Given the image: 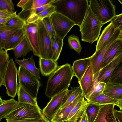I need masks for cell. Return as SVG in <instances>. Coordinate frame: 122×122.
<instances>
[{
	"label": "cell",
	"mask_w": 122,
	"mask_h": 122,
	"mask_svg": "<svg viewBox=\"0 0 122 122\" xmlns=\"http://www.w3.org/2000/svg\"><path fill=\"white\" fill-rule=\"evenodd\" d=\"M74 74L72 66L68 63L58 66L49 76L47 82L45 94L51 98L68 89Z\"/></svg>",
	"instance_id": "cell-1"
},
{
	"label": "cell",
	"mask_w": 122,
	"mask_h": 122,
	"mask_svg": "<svg viewBox=\"0 0 122 122\" xmlns=\"http://www.w3.org/2000/svg\"><path fill=\"white\" fill-rule=\"evenodd\" d=\"M52 5L56 12L66 17L80 26L89 5L87 0H56Z\"/></svg>",
	"instance_id": "cell-2"
},
{
	"label": "cell",
	"mask_w": 122,
	"mask_h": 122,
	"mask_svg": "<svg viewBox=\"0 0 122 122\" xmlns=\"http://www.w3.org/2000/svg\"><path fill=\"white\" fill-rule=\"evenodd\" d=\"M103 25L93 14L89 5L79 26L82 41L91 44L97 41Z\"/></svg>",
	"instance_id": "cell-3"
},
{
	"label": "cell",
	"mask_w": 122,
	"mask_h": 122,
	"mask_svg": "<svg viewBox=\"0 0 122 122\" xmlns=\"http://www.w3.org/2000/svg\"><path fill=\"white\" fill-rule=\"evenodd\" d=\"M42 111L40 107L18 101L15 107L5 118L19 120H38L44 117Z\"/></svg>",
	"instance_id": "cell-4"
},
{
	"label": "cell",
	"mask_w": 122,
	"mask_h": 122,
	"mask_svg": "<svg viewBox=\"0 0 122 122\" xmlns=\"http://www.w3.org/2000/svg\"><path fill=\"white\" fill-rule=\"evenodd\" d=\"M89 6L95 16L103 25L116 15V7L110 0H90Z\"/></svg>",
	"instance_id": "cell-5"
},
{
	"label": "cell",
	"mask_w": 122,
	"mask_h": 122,
	"mask_svg": "<svg viewBox=\"0 0 122 122\" xmlns=\"http://www.w3.org/2000/svg\"><path fill=\"white\" fill-rule=\"evenodd\" d=\"M18 75L19 84L33 99L37 95L41 85L39 79L23 67H19Z\"/></svg>",
	"instance_id": "cell-6"
},
{
	"label": "cell",
	"mask_w": 122,
	"mask_h": 122,
	"mask_svg": "<svg viewBox=\"0 0 122 122\" xmlns=\"http://www.w3.org/2000/svg\"><path fill=\"white\" fill-rule=\"evenodd\" d=\"M38 25V35L41 58L51 59L53 56L52 43L42 20L36 22Z\"/></svg>",
	"instance_id": "cell-7"
},
{
	"label": "cell",
	"mask_w": 122,
	"mask_h": 122,
	"mask_svg": "<svg viewBox=\"0 0 122 122\" xmlns=\"http://www.w3.org/2000/svg\"><path fill=\"white\" fill-rule=\"evenodd\" d=\"M18 72L13 59H11L5 75L4 82L6 89V93L8 96L12 98L15 97L17 92L18 85L17 80Z\"/></svg>",
	"instance_id": "cell-8"
},
{
	"label": "cell",
	"mask_w": 122,
	"mask_h": 122,
	"mask_svg": "<svg viewBox=\"0 0 122 122\" xmlns=\"http://www.w3.org/2000/svg\"><path fill=\"white\" fill-rule=\"evenodd\" d=\"M56 35L63 40L65 37L75 24L68 18L56 12L50 17Z\"/></svg>",
	"instance_id": "cell-9"
},
{
	"label": "cell",
	"mask_w": 122,
	"mask_h": 122,
	"mask_svg": "<svg viewBox=\"0 0 122 122\" xmlns=\"http://www.w3.org/2000/svg\"><path fill=\"white\" fill-rule=\"evenodd\" d=\"M121 30L118 29L115 30L113 35L98 50L90 57L94 75L101 69L105 55L111 44L118 37Z\"/></svg>",
	"instance_id": "cell-10"
},
{
	"label": "cell",
	"mask_w": 122,
	"mask_h": 122,
	"mask_svg": "<svg viewBox=\"0 0 122 122\" xmlns=\"http://www.w3.org/2000/svg\"><path fill=\"white\" fill-rule=\"evenodd\" d=\"M68 89L54 96L42 111L43 115L50 121L66 99Z\"/></svg>",
	"instance_id": "cell-11"
},
{
	"label": "cell",
	"mask_w": 122,
	"mask_h": 122,
	"mask_svg": "<svg viewBox=\"0 0 122 122\" xmlns=\"http://www.w3.org/2000/svg\"><path fill=\"white\" fill-rule=\"evenodd\" d=\"M25 35L32 49L34 55L41 58L38 35V25L36 22L26 23L23 27Z\"/></svg>",
	"instance_id": "cell-12"
},
{
	"label": "cell",
	"mask_w": 122,
	"mask_h": 122,
	"mask_svg": "<svg viewBox=\"0 0 122 122\" xmlns=\"http://www.w3.org/2000/svg\"><path fill=\"white\" fill-rule=\"evenodd\" d=\"M122 61V51L118 53L107 65L99 71L98 82L107 83L112 73Z\"/></svg>",
	"instance_id": "cell-13"
},
{
	"label": "cell",
	"mask_w": 122,
	"mask_h": 122,
	"mask_svg": "<svg viewBox=\"0 0 122 122\" xmlns=\"http://www.w3.org/2000/svg\"><path fill=\"white\" fill-rule=\"evenodd\" d=\"M114 104L100 106L97 115L93 122H118L115 117Z\"/></svg>",
	"instance_id": "cell-14"
},
{
	"label": "cell",
	"mask_w": 122,
	"mask_h": 122,
	"mask_svg": "<svg viewBox=\"0 0 122 122\" xmlns=\"http://www.w3.org/2000/svg\"><path fill=\"white\" fill-rule=\"evenodd\" d=\"M94 74L92 66H90L85 74L79 80V83L85 97L91 92L94 84Z\"/></svg>",
	"instance_id": "cell-15"
},
{
	"label": "cell",
	"mask_w": 122,
	"mask_h": 122,
	"mask_svg": "<svg viewBox=\"0 0 122 122\" xmlns=\"http://www.w3.org/2000/svg\"><path fill=\"white\" fill-rule=\"evenodd\" d=\"M83 94L78 96L73 102L65 107L59 109L55 114L51 121V122H64L66 121L71 112L80 101L84 99Z\"/></svg>",
	"instance_id": "cell-16"
},
{
	"label": "cell",
	"mask_w": 122,
	"mask_h": 122,
	"mask_svg": "<svg viewBox=\"0 0 122 122\" xmlns=\"http://www.w3.org/2000/svg\"><path fill=\"white\" fill-rule=\"evenodd\" d=\"M89 104L87 101L84 99L79 102L71 112L66 121L77 122L86 111Z\"/></svg>",
	"instance_id": "cell-17"
},
{
	"label": "cell",
	"mask_w": 122,
	"mask_h": 122,
	"mask_svg": "<svg viewBox=\"0 0 122 122\" xmlns=\"http://www.w3.org/2000/svg\"><path fill=\"white\" fill-rule=\"evenodd\" d=\"M122 51V40L117 38L108 49L105 55L101 69L107 65L118 53Z\"/></svg>",
	"instance_id": "cell-18"
},
{
	"label": "cell",
	"mask_w": 122,
	"mask_h": 122,
	"mask_svg": "<svg viewBox=\"0 0 122 122\" xmlns=\"http://www.w3.org/2000/svg\"><path fill=\"white\" fill-rule=\"evenodd\" d=\"M91 65L90 57L76 60L73 63L72 69L78 80L82 78L88 67Z\"/></svg>",
	"instance_id": "cell-19"
},
{
	"label": "cell",
	"mask_w": 122,
	"mask_h": 122,
	"mask_svg": "<svg viewBox=\"0 0 122 122\" xmlns=\"http://www.w3.org/2000/svg\"><path fill=\"white\" fill-rule=\"evenodd\" d=\"M103 93L114 99L122 100V84L107 83Z\"/></svg>",
	"instance_id": "cell-20"
},
{
	"label": "cell",
	"mask_w": 122,
	"mask_h": 122,
	"mask_svg": "<svg viewBox=\"0 0 122 122\" xmlns=\"http://www.w3.org/2000/svg\"><path fill=\"white\" fill-rule=\"evenodd\" d=\"M15 61L20 66L24 68L35 76L39 80L41 79L39 69L37 68L36 66L33 56L28 59L24 58L22 60H19L17 58H15Z\"/></svg>",
	"instance_id": "cell-21"
},
{
	"label": "cell",
	"mask_w": 122,
	"mask_h": 122,
	"mask_svg": "<svg viewBox=\"0 0 122 122\" xmlns=\"http://www.w3.org/2000/svg\"><path fill=\"white\" fill-rule=\"evenodd\" d=\"M39 65L41 74L46 76H49L58 66L57 61L41 58H39Z\"/></svg>",
	"instance_id": "cell-22"
},
{
	"label": "cell",
	"mask_w": 122,
	"mask_h": 122,
	"mask_svg": "<svg viewBox=\"0 0 122 122\" xmlns=\"http://www.w3.org/2000/svg\"><path fill=\"white\" fill-rule=\"evenodd\" d=\"M22 28L6 26L0 27V48L3 49L5 44Z\"/></svg>",
	"instance_id": "cell-23"
},
{
	"label": "cell",
	"mask_w": 122,
	"mask_h": 122,
	"mask_svg": "<svg viewBox=\"0 0 122 122\" xmlns=\"http://www.w3.org/2000/svg\"><path fill=\"white\" fill-rule=\"evenodd\" d=\"M18 102L13 98L7 100L0 99V121L5 118L17 106Z\"/></svg>",
	"instance_id": "cell-24"
},
{
	"label": "cell",
	"mask_w": 122,
	"mask_h": 122,
	"mask_svg": "<svg viewBox=\"0 0 122 122\" xmlns=\"http://www.w3.org/2000/svg\"><path fill=\"white\" fill-rule=\"evenodd\" d=\"M116 30L111 22L104 28L98 40L96 51L99 50L110 38Z\"/></svg>",
	"instance_id": "cell-25"
},
{
	"label": "cell",
	"mask_w": 122,
	"mask_h": 122,
	"mask_svg": "<svg viewBox=\"0 0 122 122\" xmlns=\"http://www.w3.org/2000/svg\"><path fill=\"white\" fill-rule=\"evenodd\" d=\"M0 48V87L4 86L5 75L9 61L7 51Z\"/></svg>",
	"instance_id": "cell-26"
},
{
	"label": "cell",
	"mask_w": 122,
	"mask_h": 122,
	"mask_svg": "<svg viewBox=\"0 0 122 122\" xmlns=\"http://www.w3.org/2000/svg\"><path fill=\"white\" fill-rule=\"evenodd\" d=\"M86 100L89 104L98 106L111 104L115 105L118 101L108 97L103 93L91 97Z\"/></svg>",
	"instance_id": "cell-27"
},
{
	"label": "cell",
	"mask_w": 122,
	"mask_h": 122,
	"mask_svg": "<svg viewBox=\"0 0 122 122\" xmlns=\"http://www.w3.org/2000/svg\"><path fill=\"white\" fill-rule=\"evenodd\" d=\"M12 50L16 58L24 57L28 52L32 51L31 47L25 35L20 43Z\"/></svg>",
	"instance_id": "cell-28"
},
{
	"label": "cell",
	"mask_w": 122,
	"mask_h": 122,
	"mask_svg": "<svg viewBox=\"0 0 122 122\" xmlns=\"http://www.w3.org/2000/svg\"><path fill=\"white\" fill-rule=\"evenodd\" d=\"M25 36L24 31L23 28L6 42L4 45L3 49L7 51L13 50L20 43Z\"/></svg>",
	"instance_id": "cell-29"
},
{
	"label": "cell",
	"mask_w": 122,
	"mask_h": 122,
	"mask_svg": "<svg viewBox=\"0 0 122 122\" xmlns=\"http://www.w3.org/2000/svg\"><path fill=\"white\" fill-rule=\"evenodd\" d=\"M17 94L19 102L30 104L40 107L37 104L36 100L33 99L19 84Z\"/></svg>",
	"instance_id": "cell-30"
},
{
	"label": "cell",
	"mask_w": 122,
	"mask_h": 122,
	"mask_svg": "<svg viewBox=\"0 0 122 122\" xmlns=\"http://www.w3.org/2000/svg\"><path fill=\"white\" fill-rule=\"evenodd\" d=\"M71 90H68L66 94V99L65 102L59 109H61L66 107L79 95L82 94V90L80 86L77 87H71Z\"/></svg>",
	"instance_id": "cell-31"
},
{
	"label": "cell",
	"mask_w": 122,
	"mask_h": 122,
	"mask_svg": "<svg viewBox=\"0 0 122 122\" xmlns=\"http://www.w3.org/2000/svg\"><path fill=\"white\" fill-rule=\"evenodd\" d=\"M99 71L94 75V84L93 87L90 93L85 97L86 100L89 98L103 93L106 83L97 81V78Z\"/></svg>",
	"instance_id": "cell-32"
},
{
	"label": "cell",
	"mask_w": 122,
	"mask_h": 122,
	"mask_svg": "<svg viewBox=\"0 0 122 122\" xmlns=\"http://www.w3.org/2000/svg\"><path fill=\"white\" fill-rule=\"evenodd\" d=\"M56 12L55 7L52 5L51 7L37 15L29 18L27 20L26 23H34L38 20H42L45 18L50 17Z\"/></svg>",
	"instance_id": "cell-33"
},
{
	"label": "cell",
	"mask_w": 122,
	"mask_h": 122,
	"mask_svg": "<svg viewBox=\"0 0 122 122\" xmlns=\"http://www.w3.org/2000/svg\"><path fill=\"white\" fill-rule=\"evenodd\" d=\"M63 44V40L60 39L56 36L52 43V60L56 61L58 60L62 50Z\"/></svg>",
	"instance_id": "cell-34"
},
{
	"label": "cell",
	"mask_w": 122,
	"mask_h": 122,
	"mask_svg": "<svg viewBox=\"0 0 122 122\" xmlns=\"http://www.w3.org/2000/svg\"><path fill=\"white\" fill-rule=\"evenodd\" d=\"M107 83L122 84V61L112 73Z\"/></svg>",
	"instance_id": "cell-35"
},
{
	"label": "cell",
	"mask_w": 122,
	"mask_h": 122,
	"mask_svg": "<svg viewBox=\"0 0 122 122\" xmlns=\"http://www.w3.org/2000/svg\"><path fill=\"white\" fill-rule=\"evenodd\" d=\"M67 40L70 48L80 54L82 49V47L78 37L74 34H72L67 37Z\"/></svg>",
	"instance_id": "cell-36"
},
{
	"label": "cell",
	"mask_w": 122,
	"mask_h": 122,
	"mask_svg": "<svg viewBox=\"0 0 122 122\" xmlns=\"http://www.w3.org/2000/svg\"><path fill=\"white\" fill-rule=\"evenodd\" d=\"M99 106L89 103L86 109V113L90 122H93L95 120L98 113Z\"/></svg>",
	"instance_id": "cell-37"
},
{
	"label": "cell",
	"mask_w": 122,
	"mask_h": 122,
	"mask_svg": "<svg viewBox=\"0 0 122 122\" xmlns=\"http://www.w3.org/2000/svg\"><path fill=\"white\" fill-rule=\"evenodd\" d=\"M0 11L10 14L15 12L14 5L11 0H0Z\"/></svg>",
	"instance_id": "cell-38"
},
{
	"label": "cell",
	"mask_w": 122,
	"mask_h": 122,
	"mask_svg": "<svg viewBox=\"0 0 122 122\" xmlns=\"http://www.w3.org/2000/svg\"><path fill=\"white\" fill-rule=\"evenodd\" d=\"M42 20L52 43L56 35L50 17L45 18Z\"/></svg>",
	"instance_id": "cell-39"
},
{
	"label": "cell",
	"mask_w": 122,
	"mask_h": 122,
	"mask_svg": "<svg viewBox=\"0 0 122 122\" xmlns=\"http://www.w3.org/2000/svg\"><path fill=\"white\" fill-rule=\"evenodd\" d=\"M25 21L19 17L17 15L8 21L5 26L22 28L26 24Z\"/></svg>",
	"instance_id": "cell-40"
},
{
	"label": "cell",
	"mask_w": 122,
	"mask_h": 122,
	"mask_svg": "<svg viewBox=\"0 0 122 122\" xmlns=\"http://www.w3.org/2000/svg\"><path fill=\"white\" fill-rule=\"evenodd\" d=\"M55 0H32L31 5L32 9L38 8L48 4H52Z\"/></svg>",
	"instance_id": "cell-41"
},
{
	"label": "cell",
	"mask_w": 122,
	"mask_h": 122,
	"mask_svg": "<svg viewBox=\"0 0 122 122\" xmlns=\"http://www.w3.org/2000/svg\"><path fill=\"white\" fill-rule=\"evenodd\" d=\"M110 21L115 30L119 29L121 31L122 30V13L116 15Z\"/></svg>",
	"instance_id": "cell-42"
},
{
	"label": "cell",
	"mask_w": 122,
	"mask_h": 122,
	"mask_svg": "<svg viewBox=\"0 0 122 122\" xmlns=\"http://www.w3.org/2000/svg\"><path fill=\"white\" fill-rule=\"evenodd\" d=\"M52 4H48L39 7L34 9L31 15L29 18L32 17L37 15L49 8L52 6Z\"/></svg>",
	"instance_id": "cell-43"
},
{
	"label": "cell",
	"mask_w": 122,
	"mask_h": 122,
	"mask_svg": "<svg viewBox=\"0 0 122 122\" xmlns=\"http://www.w3.org/2000/svg\"><path fill=\"white\" fill-rule=\"evenodd\" d=\"M7 122H51L46 117L44 116L41 119L33 121L19 120L5 118Z\"/></svg>",
	"instance_id": "cell-44"
},
{
	"label": "cell",
	"mask_w": 122,
	"mask_h": 122,
	"mask_svg": "<svg viewBox=\"0 0 122 122\" xmlns=\"http://www.w3.org/2000/svg\"><path fill=\"white\" fill-rule=\"evenodd\" d=\"M16 11L13 14H11L9 16L4 18L0 17V27L5 26V24L11 19L17 15Z\"/></svg>",
	"instance_id": "cell-45"
},
{
	"label": "cell",
	"mask_w": 122,
	"mask_h": 122,
	"mask_svg": "<svg viewBox=\"0 0 122 122\" xmlns=\"http://www.w3.org/2000/svg\"><path fill=\"white\" fill-rule=\"evenodd\" d=\"M115 117L118 121V122H122V111L120 110L118 111L116 109L114 110Z\"/></svg>",
	"instance_id": "cell-46"
},
{
	"label": "cell",
	"mask_w": 122,
	"mask_h": 122,
	"mask_svg": "<svg viewBox=\"0 0 122 122\" xmlns=\"http://www.w3.org/2000/svg\"><path fill=\"white\" fill-rule=\"evenodd\" d=\"M77 122H90L88 120L86 111L79 119Z\"/></svg>",
	"instance_id": "cell-47"
},
{
	"label": "cell",
	"mask_w": 122,
	"mask_h": 122,
	"mask_svg": "<svg viewBox=\"0 0 122 122\" xmlns=\"http://www.w3.org/2000/svg\"><path fill=\"white\" fill-rule=\"evenodd\" d=\"M29 0H21L17 5V6L23 9Z\"/></svg>",
	"instance_id": "cell-48"
},
{
	"label": "cell",
	"mask_w": 122,
	"mask_h": 122,
	"mask_svg": "<svg viewBox=\"0 0 122 122\" xmlns=\"http://www.w3.org/2000/svg\"><path fill=\"white\" fill-rule=\"evenodd\" d=\"M11 14L6 12L0 11V17L3 18H5L8 17Z\"/></svg>",
	"instance_id": "cell-49"
},
{
	"label": "cell",
	"mask_w": 122,
	"mask_h": 122,
	"mask_svg": "<svg viewBox=\"0 0 122 122\" xmlns=\"http://www.w3.org/2000/svg\"><path fill=\"white\" fill-rule=\"evenodd\" d=\"M115 105L118 107L120 110L122 111V100L118 101Z\"/></svg>",
	"instance_id": "cell-50"
},
{
	"label": "cell",
	"mask_w": 122,
	"mask_h": 122,
	"mask_svg": "<svg viewBox=\"0 0 122 122\" xmlns=\"http://www.w3.org/2000/svg\"><path fill=\"white\" fill-rule=\"evenodd\" d=\"M118 39L122 40V30L121 31Z\"/></svg>",
	"instance_id": "cell-51"
},
{
	"label": "cell",
	"mask_w": 122,
	"mask_h": 122,
	"mask_svg": "<svg viewBox=\"0 0 122 122\" xmlns=\"http://www.w3.org/2000/svg\"><path fill=\"white\" fill-rule=\"evenodd\" d=\"M118 1H119L120 3L122 5V0H118Z\"/></svg>",
	"instance_id": "cell-52"
},
{
	"label": "cell",
	"mask_w": 122,
	"mask_h": 122,
	"mask_svg": "<svg viewBox=\"0 0 122 122\" xmlns=\"http://www.w3.org/2000/svg\"><path fill=\"white\" fill-rule=\"evenodd\" d=\"M68 122V121H66V122Z\"/></svg>",
	"instance_id": "cell-53"
}]
</instances>
